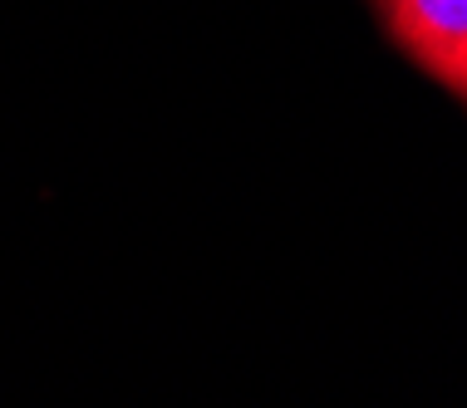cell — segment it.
<instances>
[{"instance_id": "cell-1", "label": "cell", "mask_w": 467, "mask_h": 408, "mask_svg": "<svg viewBox=\"0 0 467 408\" xmlns=\"http://www.w3.org/2000/svg\"><path fill=\"white\" fill-rule=\"evenodd\" d=\"M384 45L467 113V0H369Z\"/></svg>"}]
</instances>
